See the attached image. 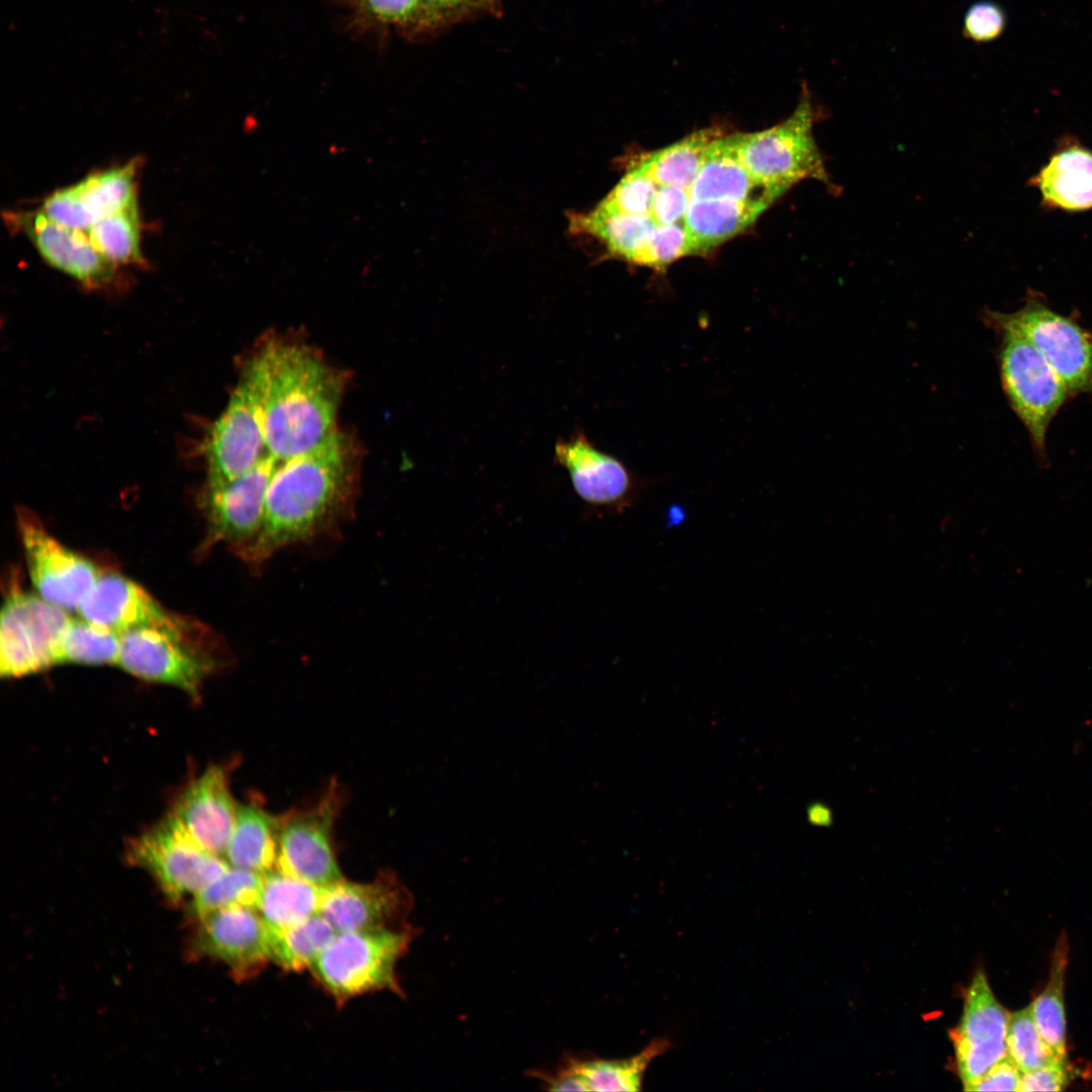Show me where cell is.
Instances as JSON below:
<instances>
[{
  "mask_svg": "<svg viewBox=\"0 0 1092 1092\" xmlns=\"http://www.w3.org/2000/svg\"><path fill=\"white\" fill-rule=\"evenodd\" d=\"M1002 332L1000 373L1013 411L1027 429L1035 449L1042 453L1050 422L1069 390L1045 358L1023 337Z\"/></svg>",
  "mask_w": 1092,
  "mask_h": 1092,
  "instance_id": "obj_10",
  "label": "cell"
},
{
  "mask_svg": "<svg viewBox=\"0 0 1092 1092\" xmlns=\"http://www.w3.org/2000/svg\"><path fill=\"white\" fill-rule=\"evenodd\" d=\"M265 366L259 351L245 365L229 402L205 442L203 489L222 486L268 454L264 417Z\"/></svg>",
  "mask_w": 1092,
  "mask_h": 1092,
  "instance_id": "obj_5",
  "label": "cell"
},
{
  "mask_svg": "<svg viewBox=\"0 0 1092 1092\" xmlns=\"http://www.w3.org/2000/svg\"><path fill=\"white\" fill-rule=\"evenodd\" d=\"M19 573L9 572L0 620V673L20 677L58 664L68 611L24 590Z\"/></svg>",
  "mask_w": 1092,
  "mask_h": 1092,
  "instance_id": "obj_7",
  "label": "cell"
},
{
  "mask_svg": "<svg viewBox=\"0 0 1092 1092\" xmlns=\"http://www.w3.org/2000/svg\"><path fill=\"white\" fill-rule=\"evenodd\" d=\"M412 938L405 926L337 932L311 970L339 1000L382 989L398 992L396 963Z\"/></svg>",
  "mask_w": 1092,
  "mask_h": 1092,
  "instance_id": "obj_6",
  "label": "cell"
},
{
  "mask_svg": "<svg viewBox=\"0 0 1092 1092\" xmlns=\"http://www.w3.org/2000/svg\"><path fill=\"white\" fill-rule=\"evenodd\" d=\"M262 883V874L230 866L193 896L191 912L200 918L234 905L256 908Z\"/></svg>",
  "mask_w": 1092,
  "mask_h": 1092,
  "instance_id": "obj_34",
  "label": "cell"
},
{
  "mask_svg": "<svg viewBox=\"0 0 1092 1092\" xmlns=\"http://www.w3.org/2000/svg\"><path fill=\"white\" fill-rule=\"evenodd\" d=\"M554 461L567 472L575 494L592 514L622 515L638 502L648 482L601 450L580 428L567 439H557Z\"/></svg>",
  "mask_w": 1092,
  "mask_h": 1092,
  "instance_id": "obj_11",
  "label": "cell"
},
{
  "mask_svg": "<svg viewBox=\"0 0 1092 1092\" xmlns=\"http://www.w3.org/2000/svg\"><path fill=\"white\" fill-rule=\"evenodd\" d=\"M739 134L716 138L707 148L699 173L690 189L691 200H766L781 192L756 182L742 164Z\"/></svg>",
  "mask_w": 1092,
  "mask_h": 1092,
  "instance_id": "obj_23",
  "label": "cell"
},
{
  "mask_svg": "<svg viewBox=\"0 0 1092 1092\" xmlns=\"http://www.w3.org/2000/svg\"><path fill=\"white\" fill-rule=\"evenodd\" d=\"M766 200H691L685 225L695 254L742 233L770 205Z\"/></svg>",
  "mask_w": 1092,
  "mask_h": 1092,
  "instance_id": "obj_25",
  "label": "cell"
},
{
  "mask_svg": "<svg viewBox=\"0 0 1092 1092\" xmlns=\"http://www.w3.org/2000/svg\"><path fill=\"white\" fill-rule=\"evenodd\" d=\"M1007 25L1004 9L991 0H981L972 4L963 22L965 37L977 43L990 42L1000 37Z\"/></svg>",
  "mask_w": 1092,
  "mask_h": 1092,
  "instance_id": "obj_39",
  "label": "cell"
},
{
  "mask_svg": "<svg viewBox=\"0 0 1092 1092\" xmlns=\"http://www.w3.org/2000/svg\"><path fill=\"white\" fill-rule=\"evenodd\" d=\"M1068 1077L1067 1061H1057L1022 1073L1019 1091H1060L1067 1086Z\"/></svg>",
  "mask_w": 1092,
  "mask_h": 1092,
  "instance_id": "obj_42",
  "label": "cell"
},
{
  "mask_svg": "<svg viewBox=\"0 0 1092 1092\" xmlns=\"http://www.w3.org/2000/svg\"><path fill=\"white\" fill-rule=\"evenodd\" d=\"M8 222L22 232L52 267L89 287H99L114 276L115 266L92 244L87 233L63 225L41 209L7 212Z\"/></svg>",
  "mask_w": 1092,
  "mask_h": 1092,
  "instance_id": "obj_18",
  "label": "cell"
},
{
  "mask_svg": "<svg viewBox=\"0 0 1092 1092\" xmlns=\"http://www.w3.org/2000/svg\"><path fill=\"white\" fill-rule=\"evenodd\" d=\"M1009 1014L994 996L985 974L977 972L965 994L962 1018L949 1031L964 1089L1008 1055Z\"/></svg>",
  "mask_w": 1092,
  "mask_h": 1092,
  "instance_id": "obj_15",
  "label": "cell"
},
{
  "mask_svg": "<svg viewBox=\"0 0 1092 1092\" xmlns=\"http://www.w3.org/2000/svg\"><path fill=\"white\" fill-rule=\"evenodd\" d=\"M1022 1073L1007 1055L993 1065L980 1079L967 1087L966 1091H1019Z\"/></svg>",
  "mask_w": 1092,
  "mask_h": 1092,
  "instance_id": "obj_41",
  "label": "cell"
},
{
  "mask_svg": "<svg viewBox=\"0 0 1092 1092\" xmlns=\"http://www.w3.org/2000/svg\"><path fill=\"white\" fill-rule=\"evenodd\" d=\"M412 898L397 877L381 873L372 883L343 879L324 886L320 914L338 932L386 928L404 917Z\"/></svg>",
  "mask_w": 1092,
  "mask_h": 1092,
  "instance_id": "obj_17",
  "label": "cell"
},
{
  "mask_svg": "<svg viewBox=\"0 0 1092 1092\" xmlns=\"http://www.w3.org/2000/svg\"><path fill=\"white\" fill-rule=\"evenodd\" d=\"M691 201L690 190L677 186H658L649 215L659 225L685 222Z\"/></svg>",
  "mask_w": 1092,
  "mask_h": 1092,
  "instance_id": "obj_40",
  "label": "cell"
},
{
  "mask_svg": "<svg viewBox=\"0 0 1092 1092\" xmlns=\"http://www.w3.org/2000/svg\"><path fill=\"white\" fill-rule=\"evenodd\" d=\"M353 482L349 445L336 430L314 448L280 461L261 528L236 555L259 569L280 551L331 532L347 518Z\"/></svg>",
  "mask_w": 1092,
  "mask_h": 1092,
  "instance_id": "obj_1",
  "label": "cell"
},
{
  "mask_svg": "<svg viewBox=\"0 0 1092 1092\" xmlns=\"http://www.w3.org/2000/svg\"><path fill=\"white\" fill-rule=\"evenodd\" d=\"M86 233L94 247L114 265L144 263L138 201L98 220Z\"/></svg>",
  "mask_w": 1092,
  "mask_h": 1092,
  "instance_id": "obj_33",
  "label": "cell"
},
{
  "mask_svg": "<svg viewBox=\"0 0 1092 1092\" xmlns=\"http://www.w3.org/2000/svg\"><path fill=\"white\" fill-rule=\"evenodd\" d=\"M277 854L278 817L258 803L239 804L224 853L229 864L263 875L276 867Z\"/></svg>",
  "mask_w": 1092,
  "mask_h": 1092,
  "instance_id": "obj_26",
  "label": "cell"
},
{
  "mask_svg": "<svg viewBox=\"0 0 1092 1092\" xmlns=\"http://www.w3.org/2000/svg\"><path fill=\"white\" fill-rule=\"evenodd\" d=\"M720 136L716 128H705L657 151L640 165L657 186H677L690 190L709 145Z\"/></svg>",
  "mask_w": 1092,
  "mask_h": 1092,
  "instance_id": "obj_29",
  "label": "cell"
},
{
  "mask_svg": "<svg viewBox=\"0 0 1092 1092\" xmlns=\"http://www.w3.org/2000/svg\"><path fill=\"white\" fill-rule=\"evenodd\" d=\"M658 186L641 165L628 171L599 203L610 210L629 214H649Z\"/></svg>",
  "mask_w": 1092,
  "mask_h": 1092,
  "instance_id": "obj_36",
  "label": "cell"
},
{
  "mask_svg": "<svg viewBox=\"0 0 1092 1092\" xmlns=\"http://www.w3.org/2000/svg\"><path fill=\"white\" fill-rule=\"evenodd\" d=\"M1043 208L1080 212L1092 209V151L1074 136H1063L1049 161L1028 181Z\"/></svg>",
  "mask_w": 1092,
  "mask_h": 1092,
  "instance_id": "obj_22",
  "label": "cell"
},
{
  "mask_svg": "<svg viewBox=\"0 0 1092 1092\" xmlns=\"http://www.w3.org/2000/svg\"><path fill=\"white\" fill-rule=\"evenodd\" d=\"M341 803L334 784L313 807L278 817V871L321 887L342 879L332 846Z\"/></svg>",
  "mask_w": 1092,
  "mask_h": 1092,
  "instance_id": "obj_13",
  "label": "cell"
},
{
  "mask_svg": "<svg viewBox=\"0 0 1092 1092\" xmlns=\"http://www.w3.org/2000/svg\"><path fill=\"white\" fill-rule=\"evenodd\" d=\"M1068 951V939L1063 933L1053 953L1048 984L1030 1004L1034 1021L1042 1038L1062 1060H1067L1064 984Z\"/></svg>",
  "mask_w": 1092,
  "mask_h": 1092,
  "instance_id": "obj_30",
  "label": "cell"
},
{
  "mask_svg": "<svg viewBox=\"0 0 1092 1092\" xmlns=\"http://www.w3.org/2000/svg\"><path fill=\"white\" fill-rule=\"evenodd\" d=\"M657 225L649 214L622 213L600 204L586 212L568 213L573 236L593 237L610 254L634 264Z\"/></svg>",
  "mask_w": 1092,
  "mask_h": 1092,
  "instance_id": "obj_24",
  "label": "cell"
},
{
  "mask_svg": "<svg viewBox=\"0 0 1092 1092\" xmlns=\"http://www.w3.org/2000/svg\"><path fill=\"white\" fill-rule=\"evenodd\" d=\"M17 528L30 580L42 599L68 612L78 611L101 572L46 529L30 510H17Z\"/></svg>",
  "mask_w": 1092,
  "mask_h": 1092,
  "instance_id": "obj_12",
  "label": "cell"
},
{
  "mask_svg": "<svg viewBox=\"0 0 1092 1092\" xmlns=\"http://www.w3.org/2000/svg\"><path fill=\"white\" fill-rule=\"evenodd\" d=\"M237 807L223 767L210 765L181 794L171 816L203 848L224 856Z\"/></svg>",
  "mask_w": 1092,
  "mask_h": 1092,
  "instance_id": "obj_20",
  "label": "cell"
},
{
  "mask_svg": "<svg viewBox=\"0 0 1092 1092\" xmlns=\"http://www.w3.org/2000/svg\"><path fill=\"white\" fill-rule=\"evenodd\" d=\"M532 1076L542 1082L550 1091H588L584 1081L564 1060L563 1065L553 1073L533 1072Z\"/></svg>",
  "mask_w": 1092,
  "mask_h": 1092,
  "instance_id": "obj_44",
  "label": "cell"
},
{
  "mask_svg": "<svg viewBox=\"0 0 1092 1092\" xmlns=\"http://www.w3.org/2000/svg\"><path fill=\"white\" fill-rule=\"evenodd\" d=\"M671 1046L668 1037L652 1039L637 1055L620 1060L580 1059L565 1061L584 1081L588 1091H639L648 1066Z\"/></svg>",
  "mask_w": 1092,
  "mask_h": 1092,
  "instance_id": "obj_28",
  "label": "cell"
},
{
  "mask_svg": "<svg viewBox=\"0 0 1092 1092\" xmlns=\"http://www.w3.org/2000/svg\"><path fill=\"white\" fill-rule=\"evenodd\" d=\"M1006 1043L1009 1057L1021 1073L1067 1061L1060 1059L1042 1038L1030 1005L1009 1014Z\"/></svg>",
  "mask_w": 1092,
  "mask_h": 1092,
  "instance_id": "obj_35",
  "label": "cell"
},
{
  "mask_svg": "<svg viewBox=\"0 0 1092 1092\" xmlns=\"http://www.w3.org/2000/svg\"><path fill=\"white\" fill-rule=\"evenodd\" d=\"M77 612L120 635L139 628L173 625L183 617L168 611L140 584L116 572L101 573Z\"/></svg>",
  "mask_w": 1092,
  "mask_h": 1092,
  "instance_id": "obj_21",
  "label": "cell"
},
{
  "mask_svg": "<svg viewBox=\"0 0 1092 1092\" xmlns=\"http://www.w3.org/2000/svg\"><path fill=\"white\" fill-rule=\"evenodd\" d=\"M138 160L88 175L49 194L40 209L53 220L87 231L98 220L136 202Z\"/></svg>",
  "mask_w": 1092,
  "mask_h": 1092,
  "instance_id": "obj_19",
  "label": "cell"
},
{
  "mask_svg": "<svg viewBox=\"0 0 1092 1092\" xmlns=\"http://www.w3.org/2000/svg\"><path fill=\"white\" fill-rule=\"evenodd\" d=\"M260 352L267 450L284 461L314 448L335 431L343 378L305 346L271 342Z\"/></svg>",
  "mask_w": 1092,
  "mask_h": 1092,
  "instance_id": "obj_2",
  "label": "cell"
},
{
  "mask_svg": "<svg viewBox=\"0 0 1092 1092\" xmlns=\"http://www.w3.org/2000/svg\"><path fill=\"white\" fill-rule=\"evenodd\" d=\"M218 647L207 627L183 616L173 625L121 634L117 664L135 677L170 685L196 698L220 664Z\"/></svg>",
  "mask_w": 1092,
  "mask_h": 1092,
  "instance_id": "obj_3",
  "label": "cell"
},
{
  "mask_svg": "<svg viewBox=\"0 0 1092 1092\" xmlns=\"http://www.w3.org/2000/svg\"><path fill=\"white\" fill-rule=\"evenodd\" d=\"M128 856L175 902L195 896L230 867L197 843L171 815L131 841Z\"/></svg>",
  "mask_w": 1092,
  "mask_h": 1092,
  "instance_id": "obj_9",
  "label": "cell"
},
{
  "mask_svg": "<svg viewBox=\"0 0 1092 1092\" xmlns=\"http://www.w3.org/2000/svg\"><path fill=\"white\" fill-rule=\"evenodd\" d=\"M822 114L803 84L799 102L788 118L761 131L740 133L739 157L753 179L782 194L804 179L817 180L834 192L836 186L813 135L814 123Z\"/></svg>",
  "mask_w": 1092,
  "mask_h": 1092,
  "instance_id": "obj_4",
  "label": "cell"
},
{
  "mask_svg": "<svg viewBox=\"0 0 1092 1092\" xmlns=\"http://www.w3.org/2000/svg\"><path fill=\"white\" fill-rule=\"evenodd\" d=\"M364 7L384 22L405 24L417 22V0H361Z\"/></svg>",
  "mask_w": 1092,
  "mask_h": 1092,
  "instance_id": "obj_43",
  "label": "cell"
},
{
  "mask_svg": "<svg viewBox=\"0 0 1092 1092\" xmlns=\"http://www.w3.org/2000/svg\"><path fill=\"white\" fill-rule=\"evenodd\" d=\"M991 324L1029 342L1054 368L1069 392L1092 391V336L1072 318L1054 311L1036 292L1011 313H988Z\"/></svg>",
  "mask_w": 1092,
  "mask_h": 1092,
  "instance_id": "obj_8",
  "label": "cell"
},
{
  "mask_svg": "<svg viewBox=\"0 0 1092 1092\" xmlns=\"http://www.w3.org/2000/svg\"><path fill=\"white\" fill-rule=\"evenodd\" d=\"M417 22L421 27H439L481 13H495L496 0H417Z\"/></svg>",
  "mask_w": 1092,
  "mask_h": 1092,
  "instance_id": "obj_38",
  "label": "cell"
},
{
  "mask_svg": "<svg viewBox=\"0 0 1092 1092\" xmlns=\"http://www.w3.org/2000/svg\"><path fill=\"white\" fill-rule=\"evenodd\" d=\"M198 920L196 950L224 963L237 979L257 974L272 961L271 927L256 908L229 906Z\"/></svg>",
  "mask_w": 1092,
  "mask_h": 1092,
  "instance_id": "obj_16",
  "label": "cell"
},
{
  "mask_svg": "<svg viewBox=\"0 0 1092 1092\" xmlns=\"http://www.w3.org/2000/svg\"><path fill=\"white\" fill-rule=\"evenodd\" d=\"M280 461L269 453L251 469L211 489H203L202 506L206 534L199 552L225 544L235 554L258 534L264 517L266 496Z\"/></svg>",
  "mask_w": 1092,
  "mask_h": 1092,
  "instance_id": "obj_14",
  "label": "cell"
},
{
  "mask_svg": "<svg viewBox=\"0 0 1092 1092\" xmlns=\"http://www.w3.org/2000/svg\"><path fill=\"white\" fill-rule=\"evenodd\" d=\"M695 254L685 222L657 225L635 264L661 269L679 259Z\"/></svg>",
  "mask_w": 1092,
  "mask_h": 1092,
  "instance_id": "obj_37",
  "label": "cell"
},
{
  "mask_svg": "<svg viewBox=\"0 0 1092 1092\" xmlns=\"http://www.w3.org/2000/svg\"><path fill=\"white\" fill-rule=\"evenodd\" d=\"M337 932L320 913L287 928L271 927L272 961L288 971L311 968Z\"/></svg>",
  "mask_w": 1092,
  "mask_h": 1092,
  "instance_id": "obj_31",
  "label": "cell"
},
{
  "mask_svg": "<svg viewBox=\"0 0 1092 1092\" xmlns=\"http://www.w3.org/2000/svg\"><path fill=\"white\" fill-rule=\"evenodd\" d=\"M121 635L79 616L71 617L59 644V663L117 664Z\"/></svg>",
  "mask_w": 1092,
  "mask_h": 1092,
  "instance_id": "obj_32",
  "label": "cell"
},
{
  "mask_svg": "<svg viewBox=\"0 0 1092 1092\" xmlns=\"http://www.w3.org/2000/svg\"><path fill=\"white\" fill-rule=\"evenodd\" d=\"M322 891L321 886L272 870L263 874L256 909L270 927L287 928L320 913Z\"/></svg>",
  "mask_w": 1092,
  "mask_h": 1092,
  "instance_id": "obj_27",
  "label": "cell"
}]
</instances>
